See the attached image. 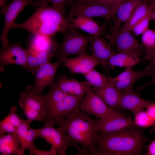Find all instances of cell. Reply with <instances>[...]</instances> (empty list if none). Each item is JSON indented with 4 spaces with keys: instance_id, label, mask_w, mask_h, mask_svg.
I'll use <instances>...</instances> for the list:
<instances>
[{
    "instance_id": "cell-1",
    "label": "cell",
    "mask_w": 155,
    "mask_h": 155,
    "mask_svg": "<svg viewBox=\"0 0 155 155\" xmlns=\"http://www.w3.org/2000/svg\"><path fill=\"white\" fill-rule=\"evenodd\" d=\"M99 135L96 155H140L147 140L135 125Z\"/></svg>"
},
{
    "instance_id": "cell-2",
    "label": "cell",
    "mask_w": 155,
    "mask_h": 155,
    "mask_svg": "<svg viewBox=\"0 0 155 155\" xmlns=\"http://www.w3.org/2000/svg\"><path fill=\"white\" fill-rule=\"evenodd\" d=\"M65 7L53 5L36 7L32 15L21 24L15 23L12 28L24 29L33 35L52 37L59 32L76 30L73 25L65 17Z\"/></svg>"
},
{
    "instance_id": "cell-3",
    "label": "cell",
    "mask_w": 155,
    "mask_h": 155,
    "mask_svg": "<svg viewBox=\"0 0 155 155\" xmlns=\"http://www.w3.org/2000/svg\"><path fill=\"white\" fill-rule=\"evenodd\" d=\"M80 110L74 111L61 119L58 125L71 142L81 146L80 152L77 155H95L96 145L99 138L95 128L96 120Z\"/></svg>"
},
{
    "instance_id": "cell-4",
    "label": "cell",
    "mask_w": 155,
    "mask_h": 155,
    "mask_svg": "<svg viewBox=\"0 0 155 155\" xmlns=\"http://www.w3.org/2000/svg\"><path fill=\"white\" fill-rule=\"evenodd\" d=\"M48 93L42 95L45 113L44 122L58 125L61 120L80 109L83 97L67 94L59 88L57 78Z\"/></svg>"
},
{
    "instance_id": "cell-5",
    "label": "cell",
    "mask_w": 155,
    "mask_h": 155,
    "mask_svg": "<svg viewBox=\"0 0 155 155\" xmlns=\"http://www.w3.org/2000/svg\"><path fill=\"white\" fill-rule=\"evenodd\" d=\"M63 36V42H57L53 52L58 59L67 58L72 55H77L86 53L88 44L90 43V36L84 35L75 29L61 33Z\"/></svg>"
},
{
    "instance_id": "cell-6",
    "label": "cell",
    "mask_w": 155,
    "mask_h": 155,
    "mask_svg": "<svg viewBox=\"0 0 155 155\" xmlns=\"http://www.w3.org/2000/svg\"><path fill=\"white\" fill-rule=\"evenodd\" d=\"M130 31L120 26L115 31L111 32V36H106V38L115 45L118 53L140 56L144 52V46L139 43Z\"/></svg>"
},
{
    "instance_id": "cell-7",
    "label": "cell",
    "mask_w": 155,
    "mask_h": 155,
    "mask_svg": "<svg viewBox=\"0 0 155 155\" xmlns=\"http://www.w3.org/2000/svg\"><path fill=\"white\" fill-rule=\"evenodd\" d=\"M40 128L39 137L44 139L51 145V147L60 155H66V151L69 146L74 147L78 150V144L71 143L68 139L66 132L60 127L56 128L54 125L47 122L43 123Z\"/></svg>"
},
{
    "instance_id": "cell-8",
    "label": "cell",
    "mask_w": 155,
    "mask_h": 155,
    "mask_svg": "<svg viewBox=\"0 0 155 155\" xmlns=\"http://www.w3.org/2000/svg\"><path fill=\"white\" fill-rule=\"evenodd\" d=\"M66 3L69 5V10L66 16L70 20L74 16H82L92 18L101 17L107 22L115 15L117 9L96 4L86 5L79 3L75 0H67Z\"/></svg>"
},
{
    "instance_id": "cell-9",
    "label": "cell",
    "mask_w": 155,
    "mask_h": 155,
    "mask_svg": "<svg viewBox=\"0 0 155 155\" xmlns=\"http://www.w3.org/2000/svg\"><path fill=\"white\" fill-rule=\"evenodd\" d=\"M81 103L80 109L89 115L108 119L121 115L110 108L90 87Z\"/></svg>"
},
{
    "instance_id": "cell-10",
    "label": "cell",
    "mask_w": 155,
    "mask_h": 155,
    "mask_svg": "<svg viewBox=\"0 0 155 155\" xmlns=\"http://www.w3.org/2000/svg\"><path fill=\"white\" fill-rule=\"evenodd\" d=\"M62 63L63 61L58 59L54 63L49 61L40 67L34 75L35 84L27 86L26 92L35 95H40L45 87H50L53 84L57 71Z\"/></svg>"
},
{
    "instance_id": "cell-11",
    "label": "cell",
    "mask_w": 155,
    "mask_h": 155,
    "mask_svg": "<svg viewBox=\"0 0 155 155\" xmlns=\"http://www.w3.org/2000/svg\"><path fill=\"white\" fill-rule=\"evenodd\" d=\"M19 105L23 113L28 119L43 122L45 119L42 95H36L27 92L20 94Z\"/></svg>"
},
{
    "instance_id": "cell-12",
    "label": "cell",
    "mask_w": 155,
    "mask_h": 155,
    "mask_svg": "<svg viewBox=\"0 0 155 155\" xmlns=\"http://www.w3.org/2000/svg\"><path fill=\"white\" fill-rule=\"evenodd\" d=\"M34 0H13L7 5L0 6L1 13L4 15L5 24L3 32L0 37L2 44L1 50L8 47L9 42L7 38L9 31L12 29L13 25L18 15L28 5L31 4Z\"/></svg>"
},
{
    "instance_id": "cell-13",
    "label": "cell",
    "mask_w": 155,
    "mask_h": 155,
    "mask_svg": "<svg viewBox=\"0 0 155 155\" xmlns=\"http://www.w3.org/2000/svg\"><path fill=\"white\" fill-rule=\"evenodd\" d=\"M0 67L11 64L21 65L26 70L27 67V49L23 48L19 42L10 44L1 50Z\"/></svg>"
},
{
    "instance_id": "cell-14",
    "label": "cell",
    "mask_w": 155,
    "mask_h": 155,
    "mask_svg": "<svg viewBox=\"0 0 155 155\" xmlns=\"http://www.w3.org/2000/svg\"><path fill=\"white\" fill-rule=\"evenodd\" d=\"M147 76H150L149 72L144 70L135 71L132 67H126L125 70L117 76L108 77L109 81L114 85L120 92L132 90L135 82L139 79Z\"/></svg>"
},
{
    "instance_id": "cell-15",
    "label": "cell",
    "mask_w": 155,
    "mask_h": 155,
    "mask_svg": "<svg viewBox=\"0 0 155 155\" xmlns=\"http://www.w3.org/2000/svg\"><path fill=\"white\" fill-rule=\"evenodd\" d=\"M90 43L91 46L89 48L92 53V56L98 64L103 66L108 65L109 60L115 54L112 49V43L99 36L91 35Z\"/></svg>"
},
{
    "instance_id": "cell-16",
    "label": "cell",
    "mask_w": 155,
    "mask_h": 155,
    "mask_svg": "<svg viewBox=\"0 0 155 155\" xmlns=\"http://www.w3.org/2000/svg\"><path fill=\"white\" fill-rule=\"evenodd\" d=\"M134 125L131 116L127 117L121 114L108 119L96 120L95 128L100 133L113 132Z\"/></svg>"
},
{
    "instance_id": "cell-17",
    "label": "cell",
    "mask_w": 155,
    "mask_h": 155,
    "mask_svg": "<svg viewBox=\"0 0 155 155\" xmlns=\"http://www.w3.org/2000/svg\"><path fill=\"white\" fill-rule=\"evenodd\" d=\"M61 60L64 65L72 73L83 74L94 69L98 64L92 56L89 55L86 53L78 55L75 58H67Z\"/></svg>"
},
{
    "instance_id": "cell-18",
    "label": "cell",
    "mask_w": 155,
    "mask_h": 155,
    "mask_svg": "<svg viewBox=\"0 0 155 155\" xmlns=\"http://www.w3.org/2000/svg\"><path fill=\"white\" fill-rule=\"evenodd\" d=\"M121 93L120 107L129 110L135 115L150 104L155 103V101L142 98L133 90Z\"/></svg>"
},
{
    "instance_id": "cell-19",
    "label": "cell",
    "mask_w": 155,
    "mask_h": 155,
    "mask_svg": "<svg viewBox=\"0 0 155 155\" xmlns=\"http://www.w3.org/2000/svg\"><path fill=\"white\" fill-rule=\"evenodd\" d=\"M57 79L58 86L63 92L81 97L90 87H92L87 81L81 82L73 79H68L65 74L58 75Z\"/></svg>"
},
{
    "instance_id": "cell-20",
    "label": "cell",
    "mask_w": 155,
    "mask_h": 155,
    "mask_svg": "<svg viewBox=\"0 0 155 155\" xmlns=\"http://www.w3.org/2000/svg\"><path fill=\"white\" fill-rule=\"evenodd\" d=\"M92 88L110 108L115 111L120 107L121 93L111 82L108 80L107 84L103 87Z\"/></svg>"
},
{
    "instance_id": "cell-21",
    "label": "cell",
    "mask_w": 155,
    "mask_h": 155,
    "mask_svg": "<svg viewBox=\"0 0 155 155\" xmlns=\"http://www.w3.org/2000/svg\"><path fill=\"white\" fill-rule=\"evenodd\" d=\"M76 28L82 30L92 36L104 35L105 32V22L102 26H100L97 22L91 18L77 16L70 20H68Z\"/></svg>"
},
{
    "instance_id": "cell-22",
    "label": "cell",
    "mask_w": 155,
    "mask_h": 155,
    "mask_svg": "<svg viewBox=\"0 0 155 155\" xmlns=\"http://www.w3.org/2000/svg\"><path fill=\"white\" fill-rule=\"evenodd\" d=\"M57 42L54 41L52 37L33 35L29 41L27 52L33 55H36L41 52L53 53Z\"/></svg>"
},
{
    "instance_id": "cell-23",
    "label": "cell",
    "mask_w": 155,
    "mask_h": 155,
    "mask_svg": "<svg viewBox=\"0 0 155 155\" xmlns=\"http://www.w3.org/2000/svg\"><path fill=\"white\" fill-rule=\"evenodd\" d=\"M145 0H127L120 5L117 8L114 26L111 32L115 31L123 22L127 21L136 8Z\"/></svg>"
},
{
    "instance_id": "cell-24",
    "label": "cell",
    "mask_w": 155,
    "mask_h": 155,
    "mask_svg": "<svg viewBox=\"0 0 155 155\" xmlns=\"http://www.w3.org/2000/svg\"><path fill=\"white\" fill-rule=\"evenodd\" d=\"M0 153L3 155H23L20 142L15 133L0 134Z\"/></svg>"
},
{
    "instance_id": "cell-25",
    "label": "cell",
    "mask_w": 155,
    "mask_h": 155,
    "mask_svg": "<svg viewBox=\"0 0 155 155\" xmlns=\"http://www.w3.org/2000/svg\"><path fill=\"white\" fill-rule=\"evenodd\" d=\"M27 67L26 71L34 75L37 70L41 66L49 62L55 55L52 53L41 52L36 55L29 53L27 51Z\"/></svg>"
},
{
    "instance_id": "cell-26",
    "label": "cell",
    "mask_w": 155,
    "mask_h": 155,
    "mask_svg": "<svg viewBox=\"0 0 155 155\" xmlns=\"http://www.w3.org/2000/svg\"><path fill=\"white\" fill-rule=\"evenodd\" d=\"M143 60L139 56L118 53L110 58L108 65L111 67H132L136 64L142 62Z\"/></svg>"
},
{
    "instance_id": "cell-27",
    "label": "cell",
    "mask_w": 155,
    "mask_h": 155,
    "mask_svg": "<svg viewBox=\"0 0 155 155\" xmlns=\"http://www.w3.org/2000/svg\"><path fill=\"white\" fill-rule=\"evenodd\" d=\"M17 108L13 106L8 114L0 122V134L13 133L16 130L22 119L17 114Z\"/></svg>"
},
{
    "instance_id": "cell-28",
    "label": "cell",
    "mask_w": 155,
    "mask_h": 155,
    "mask_svg": "<svg viewBox=\"0 0 155 155\" xmlns=\"http://www.w3.org/2000/svg\"><path fill=\"white\" fill-rule=\"evenodd\" d=\"M149 1L144 0L136 8L128 20L125 22L124 28L132 30L136 24L148 14L151 11Z\"/></svg>"
},
{
    "instance_id": "cell-29",
    "label": "cell",
    "mask_w": 155,
    "mask_h": 155,
    "mask_svg": "<svg viewBox=\"0 0 155 155\" xmlns=\"http://www.w3.org/2000/svg\"><path fill=\"white\" fill-rule=\"evenodd\" d=\"M142 40L144 49L143 60H151L155 48V30L148 29L142 34Z\"/></svg>"
},
{
    "instance_id": "cell-30",
    "label": "cell",
    "mask_w": 155,
    "mask_h": 155,
    "mask_svg": "<svg viewBox=\"0 0 155 155\" xmlns=\"http://www.w3.org/2000/svg\"><path fill=\"white\" fill-rule=\"evenodd\" d=\"M83 75L86 80L93 87L98 88L103 87L108 82V77L94 69Z\"/></svg>"
},
{
    "instance_id": "cell-31",
    "label": "cell",
    "mask_w": 155,
    "mask_h": 155,
    "mask_svg": "<svg viewBox=\"0 0 155 155\" xmlns=\"http://www.w3.org/2000/svg\"><path fill=\"white\" fill-rule=\"evenodd\" d=\"M40 128L39 129H30L28 132L25 143L22 147V153L24 155L26 150H28L30 154L37 147L34 144V140L37 137H39Z\"/></svg>"
},
{
    "instance_id": "cell-32",
    "label": "cell",
    "mask_w": 155,
    "mask_h": 155,
    "mask_svg": "<svg viewBox=\"0 0 155 155\" xmlns=\"http://www.w3.org/2000/svg\"><path fill=\"white\" fill-rule=\"evenodd\" d=\"M33 121L27 119H22L21 122L15 133L19 140L22 147L24 145L30 125Z\"/></svg>"
},
{
    "instance_id": "cell-33",
    "label": "cell",
    "mask_w": 155,
    "mask_h": 155,
    "mask_svg": "<svg viewBox=\"0 0 155 155\" xmlns=\"http://www.w3.org/2000/svg\"><path fill=\"white\" fill-rule=\"evenodd\" d=\"M134 121L135 125L148 127L153 125L155 121L149 115L146 111H141L135 115Z\"/></svg>"
},
{
    "instance_id": "cell-34",
    "label": "cell",
    "mask_w": 155,
    "mask_h": 155,
    "mask_svg": "<svg viewBox=\"0 0 155 155\" xmlns=\"http://www.w3.org/2000/svg\"><path fill=\"white\" fill-rule=\"evenodd\" d=\"M150 12L146 16L140 20L135 26L132 30L136 36L142 34L148 29L151 20Z\"/></svg>"
},
{
    "instance_id": "cell-35",
    "label": "cell",
    "mask_w": 155,
    "mask_h": 155,
    "mask_svg": "<svg viewBox=\"0 0 155 155\" xmlns=\"http://www.w3.org/2000/svg\"><path fill=\"white\" fill-rule=\"evenodd\" d=\"M127 0H94L88 5H102L111 9H117L119 6Z\"/></svg>"
},
{
    "instance_id": "cell-36",
    "label": "cell",
    "mask_w": 155,
    "mask_h": 155,
    "mask_svg": "<svg viewBox=\"0 0 155 155\" xmlns=\"http://www.w3.org/2000/svg\"><path fill=\"white\" fill-rule=\"evenodd\" d=\"M67 0H37L31 4L32 6L36 8L39 7L47 5L50 2L52 4L61 7H64V5Z\"/></svg>"
},
{
    "instance_id": "cell-37",
    "label": "cell",
    "mask_w": 155,
    "mask_h": 155,
    "mask_svg": "<svg viewBox=\"0 0 155 155\" xmlns=\"http://www.w3.org/2000/svg\"><path fill=\"white\" fill-rule=\"evenodd\" d=\"M150 74L151 76L153 77L155 74V48L153 57L148 65L145 69Z\"/></svg>"
},
{
    "instance_id": "cell-38",
    "label": "cell",
    "mask_w": 155,
    "mask_h": 155,
    "mask_svg": "<svg viewBox=\"0 0 155 155\" xmlns=\"http://www.w3.org/2000/svg\"><path fill=\"white\" fill-rule=\"evenodd\" d=\"M57 153L52 148L48 150H39L37 149L33 151L31 154H34L36 155H56Z\"/></svg>"
},
{
    "instance_id": "cell-39",
    "label": "cell",
    "mask_w": 155,
    "mask_h": 155,
    "mask_svg": "<svg viewBox=\"0 0 155 155\" xmlns=\"http://www.w3.org/2000/svg\"><path fill=\"white\" fill-rule=\"evenodd\" d=\"M146 108L148 115L155 121V103L150 104Z\"/></svg>"
},
{
    "instance_id": "cell-40",
    "label": "cell",
    "mask_w": 155,
    "mask_h": 155,
    "mask_svg": "<svg viewBox=\"0 0 155 155\" xmlns=\"http://www.w3.org/2000/svg\"><path fill=\"white\" fill-rule=\"evenodd\" d=\"M146 155H155V139L149 145Z\"/></svg>"
},
{
    "instance_id": "cell-41",
    "label": "cell",
    "mask_w": 155,
    "mask_h": 155,
    "mask_svg": "<svg viewBox=\"0 0 155 155\" xmlns=\"http://www.w3.org/2000/svg\"><path fill=\"white\" fill-rule=\"evenodd\" d=\"M154 84H155V74L152 77V78L151 80L146 84L138 87L137 90V91L140 92L145 88L152 85Z\"/></svg>"
},
{
    "instance_id": "cell-42",
    "label": "cell",
    "mask_w": 155,
    "mask_h": 155,
    "mask_svg": "<svg viewBox=\"0 0 155 155\" xmlns=\"http://www.w3.org/2000/svg\"><path fill=\"white\" fill-rule=\"evenodd\" d=\"M94 0H75L78 3L88 5L90 3L94 1Z\"/></svg>"
},
{
    "instance_id": "cell-43",
    "label": "cell",
    "mask_w": 155,
    "mask_h": 155,
    "mask_svg": "<svg viewBox=\"0 0 155 155\" xmlns=\"http://www.w3.org/2000/svg\"><path fill=\"white\" fill-rule=\"evenodd\" d=\"M149 3L151 11L155 10V0H149Z\"/></svg>"
},
{
    "instance_id": "cell-44",
    "label": "cell",
    "mask_w": 155,
    "mask_h": 155,
    "mask_svg": "<svg viewBox=\"0 0 155 155\" xmlns=\"http://www.w3.org/2000/svg\"><path fill=\"white\" fill-rule=\"evenodd\" d=\"M150 17L151 20L155 21V10L151 11L150 14Z\"/></svg>"
},
{
    "instance_id": "cell-45",
    "label": "cell",
    "mask_w": 155,
    "mask_h": 155,
    "mask_svg": "<svg viewBox=\"0 0 155 155\" xmlns=\"http://www.w3.org/2000/svg\"><path fill=\"white\" fill-rule=\"evenodd\" d=\"M9 0H0V6L5 5V3Z\"/></svg>"
}]
</instances>
